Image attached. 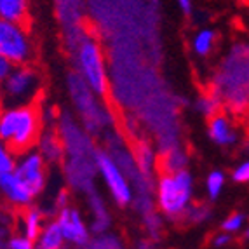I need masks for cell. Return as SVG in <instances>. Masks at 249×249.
Masks as SVG:
<instances>
[{
    "mask_svg": "<svg viewBox=\"0 0 249 249\" xmlns=\"http://www.w3.org/2000/svg\"><path fill=\"white\" fill-rule=\"evenodd\" d=\"M67 88L70 92L71 103L75 107V112L79 115L80 122L89 134L94 136H101L107 134L108 129L112 127L113 117L112 112L105 107L101 98L91 91L86 84L80 80L77 73H70L67 80Z\"/></svg>",
    "mask_w": 249,
    "mask_h": 249,
    "instance_id": "5",
    "label": "cell"
},
{
    "mask_svg": "<svg viewBox=\"0 0 249 249\" xmlns=\"http://www.w3.org/2000/svg\"><path fill=\"white\" fill-rule=\"evenodd\" d=\"M216 32L211 28L197 30L192 37V51L199 58H208L216 47Z\"/></svg>",
    "mask_w": 249,
    "mask_h": 249,
    "instance_id": "20",
    "label": "cell"
},
{
    "mask_svg": "<svg viewBox=\"0 0 249 249\" xmlns=\"http://www.w3.org/2000/svg\"><path fill=\"white\" fill-rule=\"evenodd\" d=\"M96 173L100 175L105 188L108 190L112 200L121 206L127 208L134 202V188L133 183L125 175L122 167L115 162V159L108 154L107 150H98L94 157Z\"/></svg>",
    "mask_w": 249,
    "mask_h": 249,
    "instance_id": "7",
    "label": "cell"
},
{
    "mask_svg": "<svg viewBox=\"0 0 249 249\" xmlns=\"http://www.w3.org/2000/svg\"><path fill=\"white\" fill-rule=\"evenodd\" d=\"M56 223L63 233V239L71 246H86L91 241V227L86 221L80 209L68 204L61 208L56 214Z\"/></svg>",
    "mask_w": 249,
    "mask_h": 249,
    "instance_id": "10",
    "label": "cell"
},
{
    "mask_svg": "<svg viewBox=\"0 0 249 249\" xmlns=\"http://www.w3.org/2000/svg\"><path fill=\"white\" fill-rule=\"evenodd\" d=\"M0 110H2V105H0Z\"/></svg>",
    "mask_w": 249,
    "mask_h": 249,
    "instance_id": "33",
    "label": "cell"
},
{
    "mask_svg": "<svg viewBox=\"0 0 249 249\" xmlns=\"http://www.w3.org/2000/svg\"><path fill=\"white\" fill-rule=\"evenodd\" d=\"M196 197V179L188 169L160 173L154 183L155 208L171 221L183 220Z\"/></svg>",
    "mask_w": 249,
    "mask_h": 249,
    "instance_id": "3",
    "label": "cell"
},
{
    "mask_svg": "<svg viewBox=\"0 0 249 249\" xmlns=\"http://www.w3.org/2000/svg\"><path fill=\"white\" fill-rule=\"evenodd\" d=\"M65 244L67 242L63 239L61 230L54 220L46 221L35 239V249H65Z\"/></svg>",
    "mask_w": 249,
    "mask_h": 249,
    "instance_id": "16",
    "label": "cell"
},
{
    "mask_svg": "<svg viewBox=\"0 0 249 249\" xmlns=\"http://www.w3.org/2000/svg\"><path fill=\"white\" fill-rule=\"evenodd\" d=\"M232 241H233L232 235H229V233H225V232H221V230H220L218 233H214V235H213L211 246H213V248H216V249H223V248H227V246L232 244Z\"/></svg>",
    "mask_w": 249,
    "mask_h": 249,
    "instance_id": "30",
    "label": "cell"
},
{
    "mask_svg": "<svg viewBox=\"0 0 249 249\" xmlns=\"http://www.w3.org/2000/svg\"><path fill=\"white\" fill-rule=\"evenodd\" d=\"M16 162V154L4 142H0V175L11 173Z\"/></svg>",
    "mask_w": 249,
    "mask_h": 249,
    "instance_id": "26",
    "label": "cell"
},
{
    "mask_svg": "<svg viewBox=\"0 0 249 249\" xmlns=\"http://www.w3.org/2000/svg\"><path fill=\"white\" fill-rule=\"evenodd\" d=\"M211 92L220 98L230 115L246 112L249 101V49L246 42H235L213 75Z\"/></svg>",
    "mask_w": 249,
    "mask_h": 249,
    "instance_id": "2",
    "label": "cell"
},
{
    "mask_svg": "<svg viewBox=\"0 0 249 249\" xmlns=\"http://www.w3.org/2000/svg\"><path fill=\"white\" fill-rule=\"evenodd\" d=\"M47 167L49 166L37 154V150L32 148L28 152L16 155L13 173L35 197H38L47 187V179H49V169Z\"/></svg>",
    "mask_w": 249,
    "mask_h": 249,
    "instance_id": "9",
    "label": "cell"
},
{
    "mask_svg": "<svg viewBox=\"0 0 249 249\" xmlns=\"http://www.w3.org/2000/svg\"><path fill=\"white\" fill-rule=\"evenodd\" d=\"M232 179L235 183H248L249 181V162L244 160L237 164L232 171Z\"/></svg>",
    "mask_w": 249,
    "mask_h": 249,
    "instance_id": "29",
    "label": "cell"
},
{
    "mask_svg": "<svg viewBox=\"0 0 249 249\" xmlns=\"http://www.w3.org/2000/svg\"><path fill=\"white\" fill-rule=\"evenodd\" d=\"M46 223V216L40 209L34 208V206H30V208L23 209L19 214V232L21 235L28 237L30 241H34L38 237L40 233L42 227Z\"/></svg>",
    "mask_w": 249,
    "mask_h": 249,
    "instance_id": "15",
    "label": "cell"
},
{
    "mask_svg": "<svg viewBox=\"0 0 249 249\" xmlns=\"http://www.w3.org/2000/svg\"><path fill=\"white\" fill-rule=\"evenodd\" d=\"M133 157H134V162H136L138 169H140V173L145 176L152 175L159 164L157 152H155L150 145H146V143H142V145L138 146V150L134 152Z\"/></svg>",
    "mask_w": 249,
    "mask_h": 249,
    "instance_id": "21",
    "label": "cell"
},
{
    "mask_svg": "<svg viewBox=\"0 0 249 249\" xmlns=\"http://www.w3.org/2000/svg\"><path fill=\"white\" fill-rule=\"evenodd\" d=\"M28 0H0V19L25 25L28 19Z\"/></svg>",
    "mask_w": 249,
    "mask_h": 249,
    "instance_id": "17",
    "label": "cell"
},
{
    "mask_svg": "<svg viewBox=\"0 0 249 249\" xmlns=\"http://www.w3.org/2000/svg\"><path fill=\"white\" fill-rule=\"evenodd\" d=\"M14 68V65L9 59H5L4 56H0V82L7 77L9 73H11V70Z\"/></svg>",
    "mask_w": 249,
    "mask_h": 249,
    "instance_id": "31",
    "label": "cell"
},
{
    "mask_svg": "<svg viewBox=\"0 0 249 249\" xmlns=\"http://www.w3.org/2000/svg\"><path fill=\"white\" fill-rule=\"evenodd\" d=\"M246 229V214L241 211L232 213L221 221V232L229 233V235H237V233L244 232Z\"/></svg>",
    "mask_w": 249,
    "mask_h": 249,
    "instance_id": "24",
    "label": "cell"
},
{
    "mask_svg": "<svg viewBox=\"0 0 249 249\" xmlns=\"http://www.w3.org/2000/svg\"><path fill=\"white\" fill-rule=\"evenodd\" d=\"M211 208L208 204H192L188 211L185 213V216H183V220L190 221L194 225H202L211 220Z\"/></svg>",
    "mask_w": 249,
    "mask_h": 249,
    "instance_id": "25",
    "label": "cell"
},
{
    "mask_svg": "<svg viewBox=\"0 0 249 249\" xmlns=\"http://www.w3.org/2000/svg\"><path fill=\"white\" fill-rule=\"evenodd\" d=\"M35 150L46 160L47 166L61 164L63 159H65V148H63L61 138H59V134L53 127L42 129V133L38 134L37 143H35Z\"/></svg>",
    "mask_w": 249,
    "mask_h": 249,
    "instance_id": "13",
    "label": "cell"
},
{
    "mask_svg": "<svg viewBox=\"0 0 249 249\" xmlns=\"http://www.w3.org/2000/svg\"><path fill=\"white\" fill-rule=\"evenodd\" d=\"M0 56L18 65H28L35 56L34 40L25 25L0 19Z\"/></svg>",
    "mask_w": 249,
    "mask_h": 249,
    "instance_id": "8",
    "label": "cell"
},
{
    "mask_svg": "<svg viewBox=\"0 0 249 249\" xmlns=\"http://www.w3.org/2000/svg\"><path fill=\"white\" fill-rule=\"evenodd\" d=\"M145 218H143V223H145V229H146V233L152 237H159V233H160L162 230V220H160V214H157V213L150 211L146 213V214H143Z\"/></svg>",
    "mask_w": 249,
    "mask_h": 249,
    "instance_id": "27",
    "label": "cell"
},
{
    "mask_svg": "<svg viewBox=\"0 0 249 249\" xmlns=\"http://www.w3.org/2000/svg\"><path fill=\"white\" fill-rule=\"evenodd\" d=\"M225 187H227V175L220 169H213L208 175L206 181H204V188H206V196L209 200H218L220 196L223 194Z\"/></svg>",
    "mask_w": 249,
    "mask_h": 249,
    "instance_id": "22",
    "label": "cell"
},
{
    "mask_svg": "<svg viewBox=\"0 0 249 249\" xmlns=\"http://www.w3.org/2000/svg\"><path fill=\"white\" fill-rule=\"evenodd\" d=\"M88 202L92 213V229H94L96 232L107 230L108 225H110V213H108V209H107L105 199L101 196H98L96 192H89Z\"/></svg>",
    "mask_w": 249,
    "mask_h": 249,
    "instance_id": "19",
    "label": "cell"
},
{
    "mask_svg": "<svg viewBox=\"0 0 249 249\" xmlns=\"http://www.w3.org/2000/svg\"><path fill=\"white\" fill-rule=\"evenodd\" d=\"M176 5L185 16H190L194 13V0H176Z\"/></svg>",
    "mask_w": 249,
    "mask_h": 249,
    "instance_id": "32",
    "label": "cell"
},
{
    "mask_svg": "<svg viewBox=\"0 0 249 249\" xmlns=\"http://www.w3.org/2000/svg\"><path fill=\"white\" fill-rule=\"evenodd\" d=\"M42 89V77L32 65H18L0 82V105L19 107L34 105Z\"/></svg>",
    "mask_w": 249,
    "mask_h": 249,
    "instance_id": "6",
    "label": "cell"
},
{
    "mask_svg": "<svg viewBox=\"0 0 249 249\" xmlns=\"http://www.w3.org/2000/svg\"><path fill=\"white\" fill-rule=\"evenodd\" d=\"M160 169L162 173H178V171L188 169V152L178 145L162 152Z\"/></svg>",
    "mask_w": 249,
    "mask_h": 249,
    "instance_id": "18",
    "label": "cell"
},
{
    "mask_svg": "<svg viewBox=\"0 0 249 249\" xmlns=\"http://www.w3.org/2000/svg\"><path fill=\"white\" fill-rule=\"evenodd\" d=\"M208 136L213 143L223 148H230L235 146L241 142V133L237 127L235 121L230 113L220 112L214 117H211L208 122Z\"/></svg>",
    "mask_w": 249,
    "mask_h": 249,
    "instance_id": "11",
    "label": "cell"
},
{
    "mask_svg": "<svg viewBox=\"0 0 249 249\" xmlns=\"http://www.w3.org/2000/svg\"><path fill=\"white\" fill-rule=\"evenodd\" d=\"M7 248L9 249H35V242L30 241L28 237L21 235V233H16V235H13L9 239Z\"/></svg>",
    "mask_w": 249,
    "mask_h": 249,
    "instance_id": "28",
    "label": "cell"
},
{
    "mask_svg": "<svg viewBox=\"0 0 249 249\" xmlns=\"http://www.w3.org/2000/svg\"><path fill=\"white\" fill-rule=\"evenodd\" d=\"M0 196L4 197V200L11 208L21 209V211L30 208V206H34L35 199H37V197L19 181V178L14 175L13 171H11V173H5V175H0Z\"/></svg>",
    "mask_w": 249,
    "mask_h": 249,
    "instance_id": "12",
    "label": "cell"
},
{
    "mask_svg": "<svg viewBox=\"0 0 249 249\" xmlns=\"http://www.w3.org/2000/svg\"><path fill=\"white\" fill-rule=\"evenodd\" d=\"M221 108H223V105H221L220 98L216 94H213L211 91L204 92V94H200L196 100V110L200 115L208 117V119L214 117L216 113H220Z\"/></svg>",
    "mask_w": 249,
    "mask_h": 249,
    "instance_id": "23",
    "label": "cell"
},
{
    "mask_svg": "<svg viewBox=\"0 0 249 249\" xmlns=\"http://www.w3.org/2000/svg\"><path fill=\"white\" fill-rule=\"evenodd\" d=\"M65 46L73 59L75 73L89 89L103 98L110 88L107 56L101 42L84 25L65 30Z\"/></svg>",
    "mask_w": 249,
    "mask_h": 249,
    "instance_id": "1",
    "label": "cell"
},
{
    "mask_svg": "<svg viewBox=\"0 0 249 249\" xmlns=\"http://www.w3.org/2000/svg\"><path fill=\"white\" fill-rule=\"evenodd\" d=\"M56 16L65 30L82 25L84 0H54Z\"/></svg>",
    "mask_w": 249,
    "mask_h": 249,
    "instance_id": "14",
    "label": "cell"
},
{
    "mask_svg": "<svg viewBox=\"0 0 249 249\" xmlns=\"http://www.w3.org/2000/svg\"><path fill=\"white\" fill-rule=\"evenodd\" d=\"M42 129L35 105L2 107L0 110V142H4L16 155L35 148Z\"/></svg>",
    "mask_w": 249,
    "mask_h": 249,
    "instance_id": "4",
    "label": "cell"
}]
</instances>
